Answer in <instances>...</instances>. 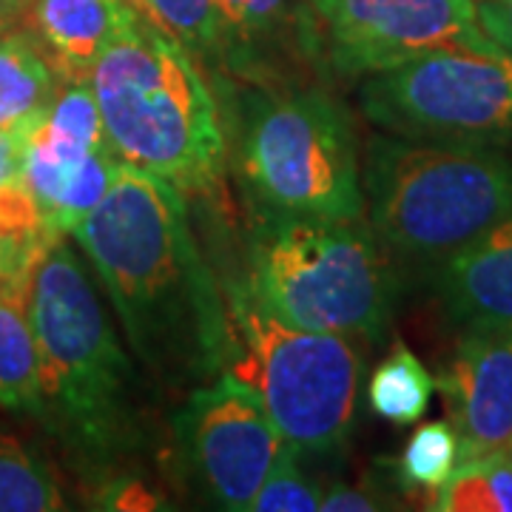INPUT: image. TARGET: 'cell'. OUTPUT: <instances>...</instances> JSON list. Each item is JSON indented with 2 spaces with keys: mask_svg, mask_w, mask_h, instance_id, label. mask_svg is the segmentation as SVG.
Returning <instances> with one entry per match:
<instances>
[{
  "mask_svg": "<svg viewBox=\"0 0 512 512\" xmlns=\"http://www.w3.org/2000/svg\"><path fill=\"white\" fill-rule=\"evenodd\" d=\"M109 296L126 339L165 387L225 373V293L188 220V200L160 177L120 165L109 194L72 231Z\"/></svg>",
  "mask_w": 512,
  "mask_h": 512,
  "instance_id": "cell-1",
  "label": "cell"
},
{
  "mask_svg": "<svg viewBox=\"0 0 512 512\" xmlns=\"http://www.w3.org/2000/svg\"><path fill=\"white\" fill-rule=\"evenodd\" d=\"M26 316L40 350L37 421L89 484H103L146 444L140 382L92 276L66 239L37 265Z\"/></svg>",
  "mask_w": 512,
  "mask_h": 512,
  "instance_id": "cell-2",
  "label": "cell"
},
{
  "mask_svg": "<svg viewBox=\"0 0 512 512\" xmlns=\"http://www.w3.org/2000/svg\"><path fill=\"white\" fill-rule=\"evenodd\" d=\"M114 154L174 185L185 200L217 202L228 177V123L197 57L143 15L89 74Z\"/></svg>",
  "mask_w": 512,
  "mask_h": 512,
  "instance_id": "cell-3",
  "label": "cell"
},
{
  "mask_svg": "<svg viewBox=\"0 0 512 512\" xmlns=\"http://www.w3.org/2000/svg\"><path fill=\"white\" fill-rule=\"evenodd\" d=\"M370 231L393 262L427 279L512 211V160L501 148L373 134L362 163Z\"/></svg>",
  "mask_w": 512,
  "mask_h": 512,
  "instance_id": "cell-4",
  "label": "cell"
},
{
  "mask_svg": "<svg viewBox=\"0 0 512 512\" xmlns=\"http://www.w3.org/2000/svg\"><path fill=\"white\" fill-rule=\"evenodd\" d=\"M256 220L365 217L362 163L348 109L322 89H254L228 120Z\"/></svg>",
  "mask_w": 512,
  "mask_h": 512,
  "instance_id": "cell-5",
  "label": "cell"
},
{
  "mask_svg": "<svg viewBox=\"0 0 512 512\" xmlns=\"http://www.w3.org/2000/svg\"><path fill=\"white\" fill-rule=\"evenodd\" d=\"M245 288L299 328L382 339L399 279L393 256L362 220H256Z\"/></svg>",
  "mask_w": 512,
  "mask_h": 512,
  "instance_id": "cell-6",
  "label": "cell"
},
{
  "mask_svg": "<svg viewBox=\"0 0 512 512\" xmlns=\"http://www.w3.org/2000/svg\"><path fill=\"white\" fill-rule=\"evenodd\" d=\"M225 305L231 325L225 373L254 390L296 453L342 447L356 419L362 353L345 336L299 328L274 316L245 282L228 285Z\"/></svg>",
  "mask_w": 512,
  "mask_h": 512,
  "instance_id": "cell-7",
  "label": "cell"
},
{
  "mask_svg": "<svg viewBox=\"0 0 512 512\" xmlns=\"http://www.w3.org/2000/svg\"><path fill=\"white\" fill-rule=\"evenodd\" d=\"M359 109L373 126L410 140L512 146V55L439 49L370 74Z\"/></svg>",
  "mask_w": 512,
  "mask_h": 512,
  "instance_id": "cell-8",
  "label": "cell"
},
{
  "mask_svg": "<svg viewBox=\"0 0 512 512\" xmlns=\"http://www.w3.org/2000/svg\"><path fill=\"white\" fill-rule=\"evenodd\" d=\"M311 52L350 80L439 49L504 52L481 29L476 0H305Z\"/></svg>",
  "mask_w": 512,
  "mask_h": 512,
  "instance_id": "cell-9",
  "label": "cell"
},
{
  "mask_svg": "<svg viewBox=\"0 0 512 512\" xmlns=\"http://www.w3.org/2000/svg\"><path fill=\"white\" fill-rule=\"evenodd\" d=\"M171 430L205 498L231 512L251 510L276 458L291 447L254 390L228 373L197 384L174 413Z\"/></svg>",
  "mask_w": 512,
  "mask_h": 512,
  "instance_id": "cell-10",
  "label": "cell"
},
{
  "mask_svg": "<svg viewBox=\"0 0 512 512\" xmlns=\"http://www.w3.org/2000/svg\"><path fill=\"white\" fill-rule=\"evenodd\" d=\"M123 160L114 154L89 80H72L23 131V183L46 228L66 239L109 194Z\"/></svg>",
  "mask_w": 512,
  "mask_h": 512,
  "instance_id": "cell-11",
  "label": "cell"
},
{
  "mask_svg": "<svg viewBox=\"0 0 512 512\" xmlns=\"http://www.w3.org/2000/svg\"><path fill=\"white\" fill-rule=\"evenodd\" d=\"M436 387L456 427L461 461L504 450L512 439V325L461 328Z\"/></svg>",
  "mask_w": 512,
  "mask_h": 512,
  "instance_id": "cell-12",
  "label": "cell"
},
{
  "mask_svg": "<svg viewBox=\"0 0 512 512\" xmlns=\"http://www.w3.org/2000/svg\"><path fill=\"white\" fill-rule=\"evenodd\" d=\"M220 69L239 83L271 89L296 52L308 57L305 3L296 0H214Z\"/></svg>",
  "mask_w": 512,
  "mask_h": 512,
  "instance_id": "cell-13",
  "label": "cell"
},
{
  "mask_svg": "<svg viewBox=\"0 0 512 512\" xmlns=\"http://www.w3.org/2000/svg\"><path fill=\"white\" fill-rule=\"evenodd\" d=\"M430 285L458 328L512 325V211L447 259Z\"/></svg>",
  "mask_w": 512,
  "mask_h": 512,
  "instance_id": "cell-14",
  "label": "cell"
},
{
  "mask_svg": "<svg viewBox=\"0 0 512 512\" xmlns=\"http://www.w3.org/2000/svg\"><path fill=\"white\" fill-rule=\"evenodd\" d=\"M137 15L128 0H29L26 35L63 83L89 80L94 63Z\"/></svg>",
  "mask_w": 512,
  "mask_h": 512,
  "instance_id": "cell-15",
  "label": "cell"
},
{
  "mask_svg": "<svg viewBox=\"0 0 512 512\" xmlns=\"http://www.w3.org/2000/svg\"><path fill=\"white\" fill-rule=\"evenodd\" d=\"M57 80L26 29L0 32V131L23 134L32 126L52 106Z\"/></svg>",
  "mask_w": 512,
  "mask_h": 512,
  "instance_id": "cell-16",
  "label": "cell"
},
{
  "mask_svg": "<svg viewBox=\"0 0 512 512\" xmlns=\"http://www.w3.org/2000/svg\"><path fill=\"white\" fill-rule=\"evenodd\" d=\"M436 379L402 339L376 365L367 382V404L390 424H416L430 410Z\"/></svg>",
  "mask_w": 512,
  "mask_h": 512,
  "instance_id": "cell-17",
  "label": "cell"
},
{
  "mask_svg": "<svg viewBox=\"0 0 512 512\" xmlns=\"http://www.w3.org/2000/svg\"><path fill=\"white\" fill-rule=\"evenodd\" d=\"M0 407L40 416V350L26 308L0 299Z\"/></svg>",
  "mask_w": 512,
  "mask_h": 512,
  "instance_id": "cell-18",
  "label": "cell"
},
{
  "mask_svg": "<svg viewBox=\"0 0 512 512\" xmlns=\"http://www.w3.org/2000/svg\"><path fill=\"white\" fill-rule=\"evenodd\" d=\"M427 507L436 512H512V464L501 450L458 461Z\"/></svg>",
  "mask_w": 512,
  "mask_h": 512,
  "instance_id": "cell-19",
  "label": "cell"
},
{
  "mask_svg": "<svg viewBox=\"0 0 512 512\" xmlns=\"http://www.w3.org/2000/svg\"><path fill=\"white\" fill-rule=\"evenodd\" d=\"M55 510H66V501L49 464L0 430V512Z\"/></svg>",
  "mask_w": 512,
  "mask_h": 512,
  "instance_id": "cell-20",
  "label": "cell"
},
{
  "mask_svg": "<svg viewBox=\"0 0 512 512\" xmlns=\"http://www.w3.org/2000/svg\"><path fill=\"white\" fill-rule=\"evenodd\" d=\"M461 461L456 427L450 419L427 421L413 430L396 461V478L407 493H424L433 498Z\"/></svg>",
  "mask_w": 512,
  "mask_h": 512,
  "instance_id": "cell-21",
  "label": "cell"
},
{
  "mask_svg": "<svg viewBox=\"0 0 512 512\" xmlns=\"http://www.w3.org/2000/svg\"><path fill=\"white\" fill-rule=\"evenodd\" d=\"M148 23L183 43L202 66L220 69V37L214 0H128Z\"/></svg>",
  "mask_w": 512,
  "mask_h": 512,
  "instance_id": "cell-22",
  "label": "cell"
},
{
  "mask_svg": "<svg viewBox=\"0 0 512 512\" xmlns=\"http://www.w3.org/2000/svg\"><path fill=\"white\" fill-rule=\"evenodd\" d=\"M322 493L325 490L299 470V453L288 447L256 490L248 512H316L322 507Z\"/></svg>",
  "mask_w": 512,
  "mask_h": 512,
  "instance_id": "cell-23",
  "label": "cell"
},
{
  "mask_svg": "<svg viewBox=\"0 0 512 512\" xmlns=\"http://www.w3.org/2000/svg\"><path fill=\"white\" fill-rule=\"evenodd\" d=\"M94 501L103 510H165L168 507L160 495L148 490L146 481L134 476H111L109 481L97 484Z\"/></svg>",
  "mask_w": 512,
  "mask_h": 512,
  "instance_id": "cell-24",
  "label": "cell"
},
{
  "mask_svg": "<svg viewBox=\"0 0 512 512\" xmlns=\"http://www.w3.org/2000/svg\"><path fill=\"white\" fill-rule=\"evenodd\" d=\"M478 20L495 46L512 55V0H478Z\"/></svg>",
  "mask_w": 512,
  "mask_h": 512,
  "instance_id": "cell-25",
  "label": "cell"
},
{
  "mask_svg": "<svg viewBox=\"0 0 512 512\" xmlns=\"http://www.w3.org/2000/svg\"><path fill=\"white\" fill-rule=\"evenodd\" d=\"M382 498L376 493H367L362 487H345L336 484L328 493H322V512H373L382 510Z\"/></svg>",
  "mask_w": 512,
  "mask_h": 512,
  "instance_id": "cell-26",
  "label": "cell"
},
{
  "mask_svg": "<svg viewBox=\"0 0 512 512\" xmlns=\"http://www.w3.org/2000/svg\"><path fill=\"white\" fill-rule=\"evenodd\" d=\"M23 171V134L0 131V188L20 180Z\"/></svg>",
  "mask_w": 512,
  "mask_h": 512,
  "instance_id": "cell-27",
  "label": "cell"
},
{
  "mask_svg": "<svg viewBox=\"0 0 512 512\" xmlns=\"http://www.w3.org/2000/svg\"><path fill=\"white\" fill-rule=\"evenodd\" d=\"M20 0H0V32L9 29V23L15 18V9H18Z\"/></svg>",
  "mask_w": 512,
  "mask_h": 512,
  "instance_id": "cell-28",
  "label": "cell"
},
{
  "mask_svg": "<svg viewBox=\"0 0 512 512\" xmlns=\"http://www.w3.org/2000/svg\"><path fill=\"white\" fill-rule=\"evenodd\" d=\"M501 453H504V456H507V461H510V464H512V439L507 441V444H504V450H501Z\"/></svg>",
  "mask_w": 512,
  "mask_h": 512,
  "instance_id": "cell-29",
  "label": "cell"
},
{
  "mask_svg": "<svg viewBox=\"0 0 512 512\" xmlns=\"http://www.w3.org/2000/svg\"><path fill=\"white\" fill-rule=\"evenodd\" d=\"M0 282H3V265H0Z\"/></svg>",
  "mask_w": 512,
  "mask_h": 512,
  "instance_id": "cell-30",
  "label": "cell"
},
{
  "mask_svg": "<svg viewBox=\"0 0 512 512\" xmlns=\"http://www.w3.org/2000/svg\"><path fill=\"white\" fill-rule=\"evenodd\" d=\"M476 3H478V0H476Z\"/></svg>",
  "mask_w": 512,
  "mask_h": 512,
  "instance_id": "cell-31",
  "label": "cell"
}]
</instances>
